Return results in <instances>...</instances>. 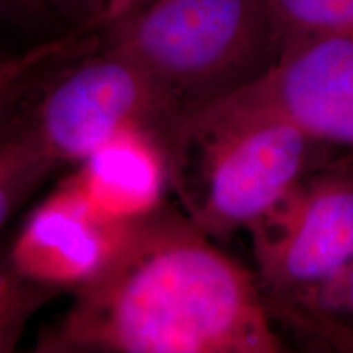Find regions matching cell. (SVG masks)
Masks as SVG:
<instances>
[{
    "label": "cell",
    "mask_w": 353,
    "mask_h": 353,
    "mask_svg": "<svg viewBox=\"0 0 353 353\" xmlns=\"http://www.w3.org/2000/svg\"><path fill=\"white\" fill-rule=\"evenodd\" d=\"M72 176L99 213L118 223H138L164 206L170 188L169 145L159 132L131 128L79 162Z\"/></svg>",
    "instance_id": "ba28073f"
},
{
    "label": "cell",
    "mask_w": 353,
    "mask_h": 353,
    "mask_svg": "<svg viewBox=\"0 0 353 353\" xmlns=\"http://www.w3.org/2000/svg\"><path fill=\"white\" fill-rule=\"evenodd\" d=\"M283 48L306 38L353 41V0H267Z\"/></svg>",
    "instance_id": "7c38bea8"
},
{
    "label": "cell",
    "mask_w": 353,
    "mask_h": 353,
    "mask_svg": "<svg viewBox=\"0 0 353 353\" xmlns=\"http://www.w3.org/2000/svg\"><path fill=\"white\" fill-rule=\"evenodd\" d=\"M185 110L138 63L99 44L69 61L33 100L41 139L59 164H79L118 132L144 128L169 138Z\"/></svg>",
    "instance_id": "277c9868"
},
{
    "label": "cell",
    "mask_w": 353,
    "mask_h": 353,
    "mask_svg": "<svg viewBox=\"0 0 353 353\" xmlns=\"http://www.w3.org/2000/svg\"><path fill=\"white\" fill-rule=\"evenodd\" d=\"M56 10L54 0H0V19L17 25H34Z\"/></svg>",
    "instance_id": "5bb4252c"
},
{
    "label": "cell",
    "mask_w": 353,
    "mask_h": 353,
    "mask_svg": "<svg viewBox=\"0 0 353 353\" xmlns=\"http://www.w3.org/2000/svg\"><path fill=\"white\" fill-rule=\"evenodd\" d=\"M259 278L185 213L132 226L112 265L39 335L46 353H278Z\"/></svg>",
    "instance_id": "6da1fadb"
},
{
    "label": "cell",
    "mask_w": 353,
    "mask_h": 353,
    "mask_svg": "<svg viewBox=\"0 0 353 353\" xmlns=\"http://www.w3.org/2000/svg\"><path fill=\"white\" fill-rule=\"evenodd\" d=\"M100 44L144 68L185 112L245 87L283 50L267 0H156Z\"/></svg>",
    "instance_id": "3957f363"
},
{
    "label": "cell",
    "mask_w": 353,
    "mask_h": 353,
    "mask_svg": "<svg viewBox=\"0 0 353 353\" xmlns=\"http://www.w3.org/2000/svg\"><path fill=\"white\" fill-rule=\"evenodd\" d=\"M275 321L307 345L353 352V260L325 283L290 298L267 301Z\"/></svg>",
    "instance_id": "9c48e42d"
},
{
    "label": "cell",
    "mask_w": 353,
    "mask_h": 353,
    "mask_svg": "<svg viewBox=\"0 0 353 353\" xmlns=\"http://www.w3.org/2000/svg\"><path fill=\"white\" fill-rule=\"evenodd\" d=\"M170 188L211 239L245 229L307 175L306 132L267 114L185 112L169 138Z\"/></svg>",
    "instance_id": "7a4b0ae2"
},
{
    "label": "cell",
    "mask_w": 353,
    "mask_h": 353,
    "mask_svg": "<svg viewBox=\"0 0 353 353\" xmlns=\"http://www.w3.org/2000/svg\"><path fill=\"white\" fill-rule=\"evenodd\" d=\"M247 231L265 301L325 283L353 260V167L303 176Z\"/></svg>",
    "instance_id": "5b68a950"
},
{
    "label": "cell",
    "mask_w": 353,
    "mask_h": 353,
    "mask_svg": "<svg viewBox=\"0 0 353 353\" xmlns=\"http://www.w3.org/2000/svg\"><path fill=\"white\" fill-rule=\"evenodd\" d=\"M34 97L0 121V229L61 165L39 134Z\"/></svg>",
    "instance_id": "30bf717a"
},
{
    "label": "cell",
    "mask_w": 353,
    "mask_h": 353,
    "mask_svg": "<svg viewBox=\"0 0 353 353\" xmlns=\"http://www.w3.org/2000/svg\"><path fill=\"white\" fill-rule=\"evenodd\" d=\"M132 226L99 213L70 175L30 211L8 249L26 278L77 293L103 275Z\"/></svg>",
    "instance_id": "52a82bcc"
},
{
    "label": "cell",
    "mask_w": 353,
    "mask_h": 353,
    "mask_svg": "<svg viewBox=\"0 0 353 353\" xmlns=\"http://www.w3.org/2000/svg\"><path fill=\"white\" fill-rule=\"evenodd\" d=\"M152 2H156V0H105L103 10H101L95 23V32L101 33L112 28V26L126 20L132 13L139 12L141 8L148 7Z\"/></svg>",
    "instance_id": "2e32d148"
},
{
    "label": "cell",
    "mask_w": 353,
    "mask_h": 353,
    "mask_svg": "<svg viewBox=\"0 0 353 353\" xmlns=\"http://www.w3.org/2000/svg\"><path fill=\"white\" fill-rule=\"evenodd\" d=\"M99 37L74 30L28 50L0 56V121L17 112L50 81V72L95 50Z\"/></svg>",
    "instance_id": "8fae6325"
},
{
    "label": "cell",
    "mask_w": 353,
    "mask_h": 353,
    "mask_svg": "<svg viewBox=\"0 0 353 353\" xmlns=\"http://www.w3.org/2000/svg\"><path fill=\"white\" fill-rule=\"evenodd\" d=\"M57 294L26 278L13 263L8 244H0V352L15 350L32 316Z\"/></svg>",
    "instance_id": "4fadbf2b"
},
{
    "label": "cell",
    "mask_w": 353,
    "mask_h": 353,
    "mask_svg": "<svg viewBox=\"0 0 353 353\" xmlns=\"http://www.w3.org/2000/svg\"><path fill=\"white\" fill-rule=\"evenodd\" d=\"M105 0H54L56 10L74 25V30L95 32V23L103 10Z\"/></svg>",
    "instance_id": "9a60e30c"
},
{
    "label": "cell",
    "mask_w": 353,
    "mask_h": 353,
    "mask_svg": "<svg viewBox=\"0 0 353 353\" xmlns=\"http://www.w3.org/2000/svg\"><path fill=\"white\" fill-rule=\"evenodd\" d=\"M195 108L276 117L317 144L353 148V41L319 37L286 44L262 76Z\"/></svg>",
    "instance_id": "8992f818"
}]
</instances>
